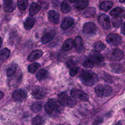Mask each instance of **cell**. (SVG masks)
<instances>
[{"label":"cell","mask_w":125,"mask_h":125,"mask_svg":"<svg viewBox=\"0 0 125 125\" xmlns=\"http://www.w3.org/2000/svg\"><path fill=\"white\" fill-rule=\"evenodd\" d=\"M59 102L54 99H49L44 105L46 113L52 117L58 116L61 113L62 107Z\"/></svg>","instance_id":"obj_1"},{"label":"cell","mask_w":125,"mask_h":125,"mask_svg":"<svg viewBox=\"0 0 125 125\" xmlns=\"http://www.w3.org/2000/svg\"><path fill=\"white\" fill-rule=\"evenodd\" d=\"M80 79L84 85L91 86L97 82L98 77L97 74L91 71L83 70L80 76Z\"/></svg>","instance_id":"obj_2"},{"label":"cell","mask_w":125,"mask_h":125,"mask_svg":"<svg viewBox=\"0 0 125 125\" xmlns=\"http://www.w3.org/2000/svg\"><path fill=\"white\" fill-rule=\"evenodd\" d=\"M95 93L96 95L100 97H105L110 95L112 92V88L107 84H99L94 88Z\"/></svg>","instance_id":"obj_3"},{"label":"cell","mask_w":125,"mask_h":125,"mask_svg":"<svg viewBox=\"0 0 125 125\" xmlns=\"http://www.w3.org/2000/svg\"><path fill=\"white\" fill-rule=\"evenodd\" d=\"M58 102L61 105L66 107H72L76 103L73 98L70 97L66 93H62L58 95Z\"/></svg>","instance_id":"obj_4"},{"label":"cell","mask_w":125,"mask_h":125,"mask_svg":"<svg viewBox=\"0 0 125 125\" xmlns=\"http://www.w3.org/2000/svg\"><path fill=\"white\" fill-rule=\"evenodd\" d=\"M106 55L111 60L115 61H120L124 57L123 52L119 48L110 49Z\"/></svg>","instance_id":"obj_5"},{"label":"cell","mask_w":125,"mask_h":125,"mask_svg":"<svg viewBox=\"0 0 125 125\" xmlns=\"http://www.w3.org/2000/svg\"><path fill=\"white\" fill-rule=\"evenodd\" d=\"M106 40L108 44L114 46L119 45L122 42L121 37L116 33L109 34L106 38Z\"/></svg>","instance_id":"obj_6"},{"label":"cell","mask_w":125,"mask_h":125,"mask_svg":"<svg viewBox=\"0 0 125 125\" xmlns=\"http://www.w3.org/2000/svg\"><path fill=\"white\" fill-rule=\"evenodd\" d=\"M27 97L26 91L22 89H17L15 90L12 94V98L17 102H22L25 100Z\"/></svg>","instance_id":"obj_7"},{"label":"cell","mask_w":125,"mask_h":125,"mask_svg":"<svg viewBox=\"0 0 125 125\" xmlns=\"http://www.w3.org/2000/svg\"><path fill=\"white\" fill-rule=\"evenodd\" d=\"M70 95L72 98L79 99L84 102L88 101L89 100L88 95L79 89H72L70 91Z\"/></svg>","instance_id":"obj_8"},{"label":"cell","mask_w":125,"mask_h":125,"mask_svg":"<svg viewBox=\"0 0 125 125\" xmlns=\"http://www.w3.org/2000/svg\"><path fill=\"white\" fill-rule=\"evenodd\" d=\"M31 94L32 96L36 99H42L47 95L46 90L43 87L40 86H36L33 89Z\"/></svg>","instance_id":"obj_9"},{"label":"cell","mask_w":125,"mask_h":125,"mask_svg":"<svg viewBox=\"0 0 125 125\" xmlns=\"http://www.w3.org/2000/svg\"><path fill=\"white\" fill-rule=\"evenodd\" d=\"M98 21L102 27L105 29H108L111 26L109 18L106 14L100 15L98 18Z\"/></svg>","instance_id":"obj_10"},{"label":"cell","mask_w":125,"mask_h":125,"mask_svg":"<svg viewBox=\"0 0 125 125\" xmlns=\"http://www.w3.org/2000/svg\"><path fill=\"white\" fill-rule=\"evenodd\" d=\"M97 30V28L95 23L88 22L84 23L83 27V32L85 34L95 33Z\"/></svg>","instance_id":"obj_11"},{"label":"cell","mask_w":125,"mask_h":125,"mask_svg":"<svg viewBox=\"0 0 125 125\" xmlns=\"http://www.w3.org/2000/svg\"><path fill=\"white\" fill-rule=\"evenodd\" d=\"M48 19L53 23L57 24L60 21V16L58 12L52 10L48 12Z\"/></svg>","instance_id":"obj_12"},{"label":"cell","mask_w":125,"mask_h":125,"mask_svg":"<svg viewBox=\"0 0 125 125\" xmlns=\"http://www.w3.org/2000/svg\"><path fill=\"white\" fill-rule=\"evenodd\" d=\"M56 35V32L54 29H52L44 34L41 38V42L42 43H46L52 40Z\"/></svg>","instance_id":"obj_13"},{"label":"cell","mask_w":125,"mask_h":125,"mask_svg":"<svg viewBox=\"0 0 125 125\" xmlns=\"http://www.w3.org/2000/svg\"><path fill=\"white\" fill-rule=\"evenodd\" d=\"M88 58L91 60L94 63L96 64L100 63L104 60V58L102 55L96 52H91L89 54Z\"/></svg>","instance_id":"obj_14"},{"label":"cell","mask_w":125,"mask_h":125,"mask_svg":"<svg viewBox=\"0 0 125 125\" xmlns=\"http://www.w3.org/2000/svg\"><path fill=\"white\" fill-rule=\"evenodd\" d=\"M43 54V52L42 50L37 49L32 51L27 57L28 61L33 62L39 59Z\"/></svg>","instance_id":"obj_15"},{"label":"cell","mask_w":125,"mask_h":125,"mask_svg":"<svg viewBox=\"0 0 125 125\" xmlns=\"http://www.w3.org/2000/svg\"><path fill=\"white\" fill-rule=\"evenodd\" d=\"M16 8V4L13 1L9 0H5L3 1V9L5 11L7 12H11L15 10Z\"/></svg>","instance_id":"obj_16"},{"label":"cell","mask_w":125,"mask_h":125,"mask_svg":"<svg viewBox=\"0 0 125 125\" xmlns=\"http://www.w3.org/2000/svg\"><path fill=\"white\" fill-rule=\"evenodd\" d=\"M74 45L75 46V48L78 52H81L84 51V43L83 39L81 37L77 36L76 38L75 41L74 42Z\"/></svg>","instance_id":"obj_17"},{"label":"cell","mask_w":125,"mask_h":125,"mask_svg":"<svg viewBox=\"0 0 125 125\" xmlns=\"http://www.w3.org/2000/svg\"><path fill=\"white\" fill-rule=\"evenodd\" d=\"M36 22V19L33 17L27 18L24 21V27L26 30H31L34 26Z\"/></svg>","instance_id":"obj_18"},{"label":"cell","mask_w":125,"mask_h":125,"mask_svg":"<svg viewBox=\"0 0 125 125\" xmlns=\"http://www.w3.org/2000/svg\"><path fill=\"white\" fill-rule=\"evenodd\" d=\"M41 7L40 5H39L35 2H32L29 8V12L30 16L32 17L33 16L35 15L41 10Z\"/></svg>","instance_id":"obj_19"},{"label":"cell","mask_w":125,"mask_h":125,"mask_svg":"<svg viewBox=\"0 0 125 125\" xmlns=\"http://www.w3.org/2000/svg\"><path fill=\"white\" fill-rule=\"evenodd\" d=\"M74 22L73 18L70 17L65 18L61 24V27L63 29H66L72 26Z\"/></svg>","instance_id":"obj_20"},{"label":"cell","mask_w":125,"mask_h":125,"mask_svg":"<svg viewBox=\"0 0 125 125\" xmlns=\"http://www.w3.org/2000/svg\"><path fill=\"white\" fill-rule=\"evenodd\" d=\"M74 45V41L71 39L69 38L66 39L63 43L62 45V49L65 51H67L71 50Z\"/></svg>","instance_id":"obj_21"},{"label":"cell","mask_w":125,"mask_h":125,"mask_svg":"<svg viewBox=\"0 0 125 125\" xmlns=\"http://www.w3.org/2000/svg\"><path fill=\"white\" fill-rule=\"evenodd\" d=\"M113 6V3L111 1H104L100 3V9L104 11H107Z\"/></svg>","instance_id":"obj_22"},{"label":"cell","mask_w":125,"mask_h":125,"mask_svg":"<svg viewBox=\"0 0 125 125\" xmlns=\"http://www.w3.org/2000/svg\"><path fill=\"white\" fill-rule=\"evenodd\" d=\"M96 13V9L94 7L87 8L83 13V16L85 18H90L94 16Z\"/></svg>","instance_id":"obj_23"},{"label":"cell","mask_w":125,"mask_h":125,"mask_svg":"<svg viewBox=\"0 0 125 125\" xmlns=\"http://www.w3.org/2000/svg\"><path fill=\"white\" fill-rule=\"evenodd\" d=\"M93 47L94 51L97 52H100L105 49L106 45L102 42L98 41L93 44Z\"/></svg>","instance_id":"obj_24"},{"label":"cell","mask_w":125,"mask_h":125,"mask_svg":"<svg viewBox=\"0 0 125 125\" xmlns=\"http://www.w3.org/2000/svg\"><path fill=\"white\" fill-rule=\"evenodd\" d=\"M10 54V50L5 47L1 50L0 51V60L2 61H4L7 59Z\"/></svg>","instance_id":"obj_25"},{"label":"cell","mask_w":125,"mask_h":125,"mask_svg":"<svg viewBox=\"0 0 125 125\" xmlns=\"http://www.w3.org/2000/svg\"><path fill=\"white\" fill-rule=\"evenodd\" d=\"M48 76V72L44 69H41L37 72L36 77L38 80L41 81L47 78Z\"/></svg>","instance_id":"obj_26"},{"label":"cell","mask_w":125,"mask_h":125,"mask_svg":"<svg viewBox=\"0 0 125 125\" xmlns=\"http://www.w3.org/2000/svg\"><path fill=\"white\" fill-rule=\"evenodd\" d=\"M88 5L87 0H77L74 4L75 7L77 9H83Z\"/></svg>","instance_id":"obj_27"},{"label":"cell","mask_w":125,"mask_h":125,"mask_svg":"<svg viewBox=\"0 0 125 125\" xmlns=\"http://www.w3.org/2000/svg\"><path fill=\"white\" fill-rule=\"evenodd\" d=\"M122 18L120 16H115L112 18V23L114 27L118 28L122 23Z\"/></svg>","instance_id":"obj_28"},{"label":"cell","mask_w":125,"mask_h":125,"mask_svg":"<svg viewBox=\"0 0 125 125\" xmlns=\"http://www.w3.org/2000/svg\"><path fill=\"white\" fill-rule=\"evenodd\" d=\"M43 118L40 115H37L32 120V124L33 125H42L44 123Z\"/></svg>","instance_id":"obj_29"},{"label":"cell","mask_w":125,"mask_h":125,"mask_svg":"<svg viewBox=\"0 0 125 125\" xmlns=\"http://www.w3.org/2000/svg\"><path fill=\"white\" fill-rule=\"evenodd\" d=\"M61 11L64 14L68 13L71 10V7L66 0H63L61 4Z\"/></svg>","instance_id":"obj_30"},{"label":"cell","mask_w":125,"mask_h":125,"mask_svg":"<svg viewBox=\"0 0 125 125\" xmlns=\"http://www.w3.org/2000/svg\"><path fill=\"white\" fill-rule=\"evenodd\" d=\"M41 66V64L38 62L30 64L28 66V71L31 73H34Z\"/></svg>","instance_id":"obj_31"},{"label":"cell","mask_w":125,"mask_h":125,"mask_svg":"<svg viewBox=\"0 0 125 125\" xmlns=\"http://www.w3.org/2000/svg\"><path fill=\"white\" fill-rule=\"evenodd\" d=\"M17 70V65L15 63L11 64L7 69L6 74L8 77H11L16 72Z\"/></svg>","instance_id":"obj_32"},{"label":"cell","mask_w":125,"mask_h":125,"mask_svg":"<svg viewBox=\"0 0 125 125\" xmlns=\"http://www.w3.org/2000/svg\"><path fill=\"white\" fill-rule=\"evenodd\" d=\"M17 5L21 10H25L28 5V1L27 0H19L17 1Z\"/></svg>","instance_id":"obj_33"},{"label":"cell","mask_w":125,"mask_h":125,"mask_svg":"<svg viewBox=\"0 0 125 125\" xmlns=\"http://www.w3.org/2000/svg\"><path fill=\"white\" fill-rule=\"evenodd\" d=\"M42 104L41 102H37L33 104L31 106L32 110L34 112H38L42 110Z\"/></svg>","instance_id":"obj_34"},{"label":"cell","mask_w":125,"mask_h":125,"mask_svg":"<svg viewBox=\"0 0 125 125\" xmlns=\"http://www.w3.org/2000/svg\"><path fill=\"white\" fill-rule=\"evenodd\" d=\"M124 10L121 7H116L113 9L109 13V14L111 16H117L118 15L123 13Z\"/></svg>","instance_id":"obj_35"},{"label":"cell","mask_w":125,"mask_h":125,"mask_svg":"<svg viewBox=\"0 0 125 125\" xmlns=\"http://www.w3.org/2000/svg\"><path fill=\"white\" fill-rule=\"evenodd\" d=\"M21 74H19L18 75H17L16 76H15L12 80H10L9 82V84L10 85H14L15 83H18V82H19V81L20 80V79H21Z\"/></svg>","instance_id":"obj_36"},{"label":"cell","mask_w":125,"mask_h":125,"mask_svg":"<svg viewBox=\"0 0 125 125\" xmlns=\"http://www.w3.org/2000/svg\"><path fill=\"white\" fill-rule=\"evenodd\" d=\"M111 67L116 73H121L123 70V68L122 66L118 63H114L111 65Z\"/></svg>","instance_id":"obj_37"},{"label":"cell","mask_w":125,"mask_h":125,"mask_svg":"<svg viewBox=\"0 0 125 125\" xmlns=\"http://www.w3.org/2000/svg\"><path fill=\"white\" fill-rule=\"evenodd\" d=\"M83 65L87 68H92L94 67V63L89 58L85 59L83 62Z\"/></svg>","instance_id":"obj_38"},{"label":"cell","mask_w":125,"mask_h":125,"mask_svg":"<svg viewBox=\"0 0 125 125\" xmlns=\"http://www.w3.org/2000/svg\"><path fill=\"white\" fill-rule=\"evenodd\" d=\"M78 68L77 67L74 66L70 68L69 70V74L71 76H74L78 72Z\"/></svg>","instance_id":"obj_39"},{"label":"cell","mask_w":125,"mask_h":125,"mask_svg":"<svg viewBox=\"0 0 125 125\" xmlns=\"http://www.w3.org/2000/svg\"><path fill=\"white\" fill-rule=\"evenodd\" d=\"M67 65H68V67L70 68L74 67V63L73 62L70 60V61H69L67 62Z\"/></svg>","instance_id":"obj_40"},{"label":"cell","mask_w":125,"mask_h":125,"mask_svg":"<svg viewBox=\"0 0 125 125\" xmlns=\"http://www.w3.org/2000/svg\"><path fill=\"white\" fill-rule=\"evenodd\" d=\"M121 32L122 33L125 35V22L123 24L122 27H121Z\"/></svg>","instance_id":"obj_41"},{"label":"cell","mask_w":125,"mask_h":125,"mask_svg":"<svg viewBox=\"0 0 125 125\" xmlns=\"http://www.w3.org/2000/svg\"><path fill=\"white\" fill-rule=\"evenodd\" d=\"M4 95V94L3 92H2V91H0V100L3 97Z\"/></svg>","instance_id":"obj_42"},{"label":"cell","mask_w":125,"mask_h":125,"mask_svg":"<svg viewBox=\"0 0 125 125\" xmlns=\"http://www.w3.org/2000/svg\"><path fill=\"white\" fill-rule=\"evenodd\" d=\"M2 39L1 38V37H0V48L1 47V46L2 45Z\"/></svg>","instance_id":"obj_43"},{"label":"cell","mask_w":125,"mask_h":125,"mask_svg":"<svg viewBox=\"0 0 125 125\" xmlns=\"http://www.w3.org/2000/svg\"><path fill=\"white\" fill-rule=\"evenodd\" d=\"M115 125H122V123L120 121H119L117 123H116V124Z\"/></svg>","instance_id":"obj_44"},{"label":"cell","mask_w":125,"mask_h":125,"mask_svg":"<svg viewBox=\"0 0 125 125\" xmlns=\"http://www.w3.org/2000/svg\"><path fill=\"white\" fill-rule=\"evenodd\" d=\"M123 18L125 19V14L123 15Z\"/></svg>","instance_id":"obj_45"},{"label":"cell","mask_w":125,"mask_h":125,"mask_svg":"<svg viewBox=\"0 0 125 125\" xmlns=\"http://www.w3.org/2000/svg\"></svg>","instance_id":"obj_46"},{"label":"cell","mask_w":125,"mask_h":125,"mask_svg":"<svg viewBox=\"0 0 125 125\" xmlns=\"http://www.w3.org/2000/svg\"></svg>","instance_id":"obj_47"}]
</instances>
